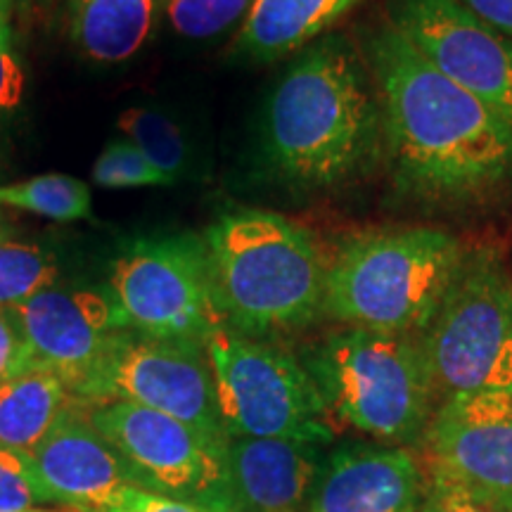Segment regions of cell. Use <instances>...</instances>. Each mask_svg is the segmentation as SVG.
Here are the masks:
<instances>
[{"mask_svg":"<svg viewBox=\"0 0 512 512\" xmlns=\"http://www.w3.org/2000/svg\"><path fill=\"white\" fill-rule=\"evenodd\" d=\"M361 53L382 114L394 185L432 207H482L512 197V126L448 79L387 19Z\"/></svg>","mask_w":512,"mask_h":512,"instance_id":"obj_1","label":"cell"},{"mask_svg":"<svg viewBox=\"0 0 512 512\" xmlns=\"http://www.w3.org/2000/svg\"><path fill=\"white\" fill-rule=\"evenodd\" d=\"M380 155L382 114L366 57L347 36H320L268 95L266 169L290 190L328 192L363 181Z\"/></svg>","mask_w":512,"mask_h":512,"instance_id":"obj_2","label":"cell"},{"mask_svg":"<svg viewBox=\"0 0 512 512\" xmlns=\"http://www.w3.org/2000/svg\"><path fill=\"white\" fill-rule=\"evenodd\" d=\"M204 247L223 328L273 342L323 318L328 259L294 221L261 209L233 211L211 223Z\"/></svg>","mask_w":512,"mask_h":512,"instance_id":"obj_3","label":"cell"},{"mask_svg":"<svg viewBox=\"0 0 512 512\" xmlns=\"http://www.w3.org/2000/svg\"><path fill=\"white\" fill-rule=\"evenodd\" d=\"M302 361L335 432L418 451L439 406L418 335L339 325Z\"/></svg>","mask_w":512,"mask_h":512,"instance_id":"obj_4","label":"cell"},{"mask_svg":"<svg viewBox=\"0 0 512 512\" xmlns=\"http://www.w3.org/2000/svg\"><path fill=\"white\" fill-rule=\"evenodd\" d=\"M439 228H389L351 235L325 271L323 318L344 328L420 335L465 259Z\"/></svg>","mask_w":512,"mask_h":512,"instance_id":"obj_5","label":"cell"},{"mask_svg":"<svg viewBox=\"0 0 512 512\" xmlns=\"http://www.w3.org/2000/svg\"><path fill=\"white\" fill-rule=\"evenodd\" d=\"M418 339L439 403L512 389V275L498 249L465 252L456 280Z\"/></svg>","mask_w":512,"mask_h":512,"instance_id":"obj_6","label":"cell"},{"mask_svg":"<svg viewBox=\"0 0 512 512\" xmlns=\"http://www.w3.org/2000/svg\"><path fill=\"white\" fill-rule=\"evenodd\" d=\"M207 354L228 437L335 441L323 396L292 351L221 325L207 339Z\"/></svg>","mask_w":512,"mask_h":512,"instance_id":"obj_7","label":"cell"},{"mask_svg":"<svg viewBox=\"0 0 512 512\" xmlns=\"http://www.w3.org/2000/svg\"><path fill=\"white\" fill-rule=\"evenodd\" d=\"M83 406V403H81ZM93 427L117 448L143 491L204 512H238L228 472V441L136 403L86 406Z\"/></svg>","mask_w":512,"mask_h":512,"instance_id":"obj_8","label":"cell"},{"mask_svg":"<svg viewBox=\"0 0 512 512\" xmlns=\"http://www.w3.org/2000/svg\"><path fill=\"white\" fill-rule=\"evenodd\" d=\"M83 406L126 401L188 422L211 439L228 441L207 344L119 330L79 387Z\"/></svg>","mask_w":512,"mask_h":512,"instance_id":"obj_9","label":"cell"},{"mask_svg":"<svg viewBox=\"0 0 512 512\" xmlns=\"http://www.w3.org/2000/svg\"><path fill=\"white\" fill-rule=\"evenodd\" d=\"M107 292L128 330L207 344L221 328L211 297L204 238L192 233L143 238L121 249Z\"/></svg>","mask_w":512,"mask_h":512,"instance_id":"obj_10","label":"cell"},{"mask_svg":"<svg viewBox=\"0 0 512 512\" xmlns=\"http://www.w3.org/2000/svg\"><path fill=\"white\" fill-rule=\"evenodd\" d=\"M422 472L475 501L512 512V389L441 401L418 451Z\"/></svg>","mask_w":512,"mask_h":512,"instance_id":"obj_11","label":"cell"},{"mask_svg":"<svg viewBox=\"0 0 512 512\" xmlns=\"http://www.w3.org/2000/svg\"><path fill=\"white\" fill-rule=\"evenodd\" d=\"M384 19L448 79L512 126V38L460 0H387Z\"/></svg>","mask_w":512,"mask_h":512,"instance_id":"obj_12","label":"cell"},{"mask_svg":"<svg viewBox=\"0 0 512 512\" xmlns=\"http://www.w3.org/2000/svg\"><path fill=\"white\" fill-rule=\"evenodd\" d=\"M29 456L48 501L60 508L128 512L147 494L79 401L62 413Z\"/></svg>","mask_w":512,"mask_h":512,"instance_id":"obj_13","label":"cell"},{"mask_svg":"<svg viewBox=\"0 0 512 512\" xmlns=\"http://www.w3.org/2000/svg\"><path fill=\"white\" fill-rule=\"evenodd\" d=\"M34 368L55 373L74 392L95 368L124 318L107 290L50 285L12 309ZM74 396V394H72Z\"/></svg>","mask_w":512,"mask_h":512,"instance_id":"obj_14","label":"cell"},{"mask_svg":"<svg viewBox=\"0 0 512 512\" xmlns=\"http://www.w3.org/2000/svg\"><path fill=\"white\" fill-rule=\"evenodd\" d=\"M420 496L413 448L342 439L323 451L304 512H418Z\"/></svg>","mask_w":512,"mask_h":512,"instance_id":"obj_15","label":"cell"},{"mask_svg":"<svg viewBox=\"0 0 512 512\" xmlns=\"http://www.w3.org/2000/svg\"><path fill=\"white\" fill-rule=\"evenodd\" d=\"M328 446L294 439H228V472L238 512H304Z\"/></svg>","mask_w":512,"mask_h":512,"instance_id":"obj_16","label":"cell"},{"mask_svg":"<svg viewBox=\"0 0 512 512\" xmlns=\"http://www.w3.org/2000/svg\"><path fill=\"white\" fill-rule=\"evenodd\" d=\"M363 0H256L235 38L245 60L273 62L318 41Z\"/></svg>","mask_w":512,"mask_h":512,"instance_id":"obj_17","label":"cell"},{"mask_svg":"<svg viewBox=\"0 0 512 512\" xmlns=\"http://www.w3.org/2000/svg\"><path fill=\"white\" fill-rule=\"evenodd\" d=\"M159 15L164 0H69V36L88 60L128 62L155 34Z\"/></svg>","mask_w":512,"mask_h":512,"instance_id":"obj_18","label":"cell"},{"mask_svg":"<svg viewBox=\"0 0 512 512\" xmlns=\"http://www.w3.org/2000/svg\"><path fill=\"white\" fill-rule=\"evenodd\" d=\"M74 401L67 384L43 368L0 382V446L31 453Z\"/></svg>","mask_w":512,"mask_h":512,"instance_id":"obj_19","label":"cell"},{"mask_svg":"<svg viewBox=\"0 0 512 512\" xmlns=\"http://www.w3.org/2000/svg\"><path fill=\"white\" fill-rule=\"evenodd\" d=\"M119 128L124 138L143 152L147 162L176 185L188 174L190 145L183 136V128L169 114L155 107H131L119 117Z\"/></svg>","mask_w":512,"mask_h":512,"instance_id":"obj_20","label":"cell"},{"mask_svg":"<svg viewBox=\"0 0 512 512\" xmlns=\"http://www.w3.org/2000/svg\"><path fill=\"white\" fill-rule=\"evenodd\" d=\"M0 204L53 221L91 219V190L81 178L67 174H46L22 183L0 185Z\"/></svg>","mask_w":512,"mask_h":512,"instance_id":"obj_21","label":"cell"},{"mask_svg":"<svg viewBox=\"0 0 512 512\" xmlns=\"http://www.w3.org/2000/svg\"><path fill=\"white\" fill-rule=\"evenodd\" d=\"M57 256L31 242L0 238V309H15L57 283Z\"/></svg>","mask_w":512,"mask_h":512,"instance_id":"obj_22","label":"cell"},{"mask_svg":"<svg viewBox=\"0 0 512 512\" xmlns=\"http://www.w3.org/2000/svg\"><path fill=\"white\" fill-rule=\"evenodd\" d=\"M256 0H164V17L178 36L209 41L242 27Z\"/></svg>","mask_w":512,"mask_h":512,"instance_id":"obj_23","label":"cell"},{"mask_svg":"<svg viewBox=\"0 0 512 512\" xmlns=\"http://www.w3.org/2000/svg\"><path fill=\"white\" fill-rule=\"evenodd\" d=\"M93 183L100 188H164L166 178L147 162L143 152L128 138L107 143L93 164Z\"/></svg>","mask_w":512,"mask_h":512,"instance_id":"obj_24","label":"cell"},{"mask_svg":"<svg viewBox=\"0 0 512 512\" xmlns=\"http://www.w3.org/2000/svg\"><path fill=\"white\" fill-rule=\"evenodd\" d=\"M50 503L29 453L0 446V512L31 510Z\"/></svg>","mask_w":512,"mask_h":512,"instance_id":"obj_25","label":"cell"},{"mask_svg":"<svg viewBox=\"0 0 512 512\" xmlns=\"http://www.w3.org/2000/svg\"><path fill=\"white\" fill-rule=\"evenodd\" d=\"M418 512H498L489 505L475 501L460 491L458 486L446 482L444 477L422 472V496Z\"/></svg>","mask_w":512,"mask_h":512,"instance_id":"obj_26","label":"cell"},{"mask_svg":"<svg viewBox=\"0 0 512 512\" xmlns=\"http://www.w3.org/2000/svg\"><path fill=\"white\" fill-rule=\"evenodd\" d=\"M34 368L22 328L12 309H0V382Z\"/></svg>","mask_w":512,"mask_h":512,"instance_id":"obj_27","label":"cell"},{"mask_svg":"<svg viewBox=\"0 0 512 512\" xmlns=\"http://www.w3.org/2000/svg\"><path fill=\"white\" fill-rule=\"evenodd\" d=\"M27 76L10 41H0V119L8 117L24 98Z\"/></svg>","mask_w":512,"mask_h":512,"instance_id":"obj_28","label":"cell"},{"mask_svg":"<svg viewBox=\"0 0 512 512\" xmlns=\"http://www.w3.org/2000/svg\"><path fill=\"white\" fill-rule=\"evenodd\" d=\"M467 10L475 12L489 27L512 38V0H460Z\"/></svg>","mask_w":512,"mask_h":512,"instance_id":"obj_29","label":"cell"},{"mask_svg":"<svg viewBox=\"0 0 512 512\" xmlns=\"http://www.w3.org/2000/svg\"><path fill=\"white\" fill-rule=\"evenodd\" d=\"M128 512H204L200 508H192L188 503H178V501H171V498H164V496H155V494H147L140 498V503L133 505Z\"/></svg>","mask_w":512,"mask_h":512,"instance_id":"obj_30","label":"cell"},{"mask_svg":"<svg viewBox=\"0 0 512 512\" xmlns=\"http://www.w3.org/2000/svg\"><path fill=\"white\" fill-rule=\"evenodd\" d=\"M12 38V29H10V17H5L0 12V41H10Z\"/></svg>","mask_w":512,"mask_h":512,"instance_id":"obj_31","label":"cell"},{"mask_svg":"<svg viewBox=\"0 0 512 512\" xmlns=\"http://www.w3.org/2000/svg\"><path fill=\"white\" fill-rule=\"evenodd\" d=\"M19 3H22V0H0V12H3L5 17H10L12 10H15Z\"/></svg>","mask_w":512,"mask_h":512,"instance_id":"obj_32","label":"cell"},{"mask_svg":"<svg viewBox=\"0 0 512 512\" xmlns=\"http://www.w3.org/2000/svg\"><path fill=\"white\" fill-rule=\"evenodd\" d=\"M19 512H81V510H74V508H53V510H46V508H31V510H19Z\"/></svg>","mask_w":512,"mask_h":512,"instance_id":"obj_33","label":"cell"}]
</instances>
